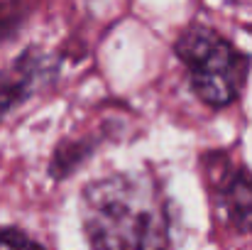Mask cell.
I'll return each mask as SVG.
<instances>
[{
	"mask_svg": "<svg viewBox=\"0 0 252 250\" xmlns=\"http://www.w3.org/2000/svg\"><path fill=\"white\" fill-rule=\"evenodd\" d=\"M81 223L93 250H169V214L155 177L123 172L91 181Z\"/></svg>",
	"mask_w": 252,
	"mask_h": 250,
	"instance_id": "1",
	"label": "cell"
},
{
	"mask_svg": "<svg viewBox=\"0 0 252 250\" xmlns=\"http://www.w3.org/2000/svg\"><path fill=\"white\" fill-rule=\"evenodd\" d=\"M174 49L189 71L193 93L206 106L225 108L245 88L250 59L216 30L191 25L179 35Z\"/></svg>",
	"mask_w": 252,
	"mask_h": 250,
	"instance_id": "2",
	"label": "cell"
},
{
	"mask_svg": "<svg viewBox=\"0 0 252 250\" xmlns=\"http://www.w3.org/2000/svg\"><path fill=\"white\" fill-rule=\"evenodd\" d=\"M218 204L238 233H252V174L248 169H230L220 177Z\"/></svg>",
	"mask_w": 252,
	"mask_h": 250,
	"instance_id": "3",
	"label": "cell"
},
{
	"mask_svg": "<svg viewBox=\"0 0 252 250\" xmlns=\"http://www.w3.org/2000/svg\"><path fill=\"white\" fill-rule=\"evenodd\" d=\"M39 71L42 64L32 57L17 59L12 67L0 69V120L30 96L34 81L39 79Z\"/></svg>",
	"mask_w": 252,
	"mask_h": 250,
	"instance_id": "4",
	"label": "cell"
},
{
	"mask_svg": "<svg viewBox=\"0 0 252 250\" xmlns=\"http://www.w3.org/2000/svg\"><path fill=\"white\" fill-rule=\"evenodd\" d=\"M0 250H44L39 243H34L32 238H27L20 231H0Z\"/></svg>",
	"mask_w": 252,
	"mask_h": 250,
	"instance_id": "5",
	"label": "cell"
}]
</instances>
